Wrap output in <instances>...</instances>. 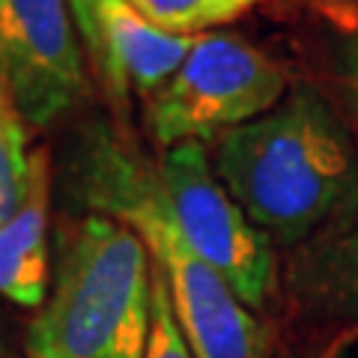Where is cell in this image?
Instances as JSON below:
<instances>
[{
  "instance_id": "cell-1",
  "label": "cell",
  "mask_w": 358,
  "mask_h": 358,
  "mask_svg": "<svg viewBox=\"0 0 358 358\" xmlns=\"http://www.w3.org/2000/svg\"><path fill=\"white\" fill-rule=\"evenodd\" d=\"M212 167L268 239L293 245L326 224L358 188V147L326 96L289 87L281 105L221 134Z\"/></svg>"
},
{
  "instance_id": "cell-2",
  "label": "cell",
  "mask_w": 358,
  "mask_h": 358,
  "mask_svg": "<svg viewBox=\"0 0 358 358\" xmlns=\"http://www.w3.org/2000/svg\"><path fill=\"white\" fill-rule=\"evenodd\" d=\"M75 179L90 209L129 224L143 239L194 358H275L268 329L179 233L155 164L114 131L93 129L78 152Z\"/></svg>"
},
{
  "instance_id": "cell-3",
  "label": "cell",
  "mask_w": 358,
  "mask_h": 358,
  "mask_svg": "<svg viewBox=\"0 0 358 358\" xmlns=\"http://www.w3.org/2000/svg\"><path fill=\"white\" fill-rule=\"evenodd\" d=\"M152 281L138 233L90 212L63 239L54 289L27 329V358H147Z\"/></svg>"
},
{
  "instance_id": "cell-4",
  "label": "cell",
  "mask_w": 358,
  "mask_h": 358,
  "mask_svg": "<svg viewBox=\"0 0 358 358\" xmlns=\"http://www.w3.org/2000/svg\"><path fill=\"white\" fill-rule=\"evenodd\" d=\"M289 93V75L248 39L236 33H203L194 48L143 105L155 147L206 143L257 117L268 114Z\"/></svg>"
},
{
  "instance_id": "cell-5",
  "label": "cell",
  "mask_w": 358,
  "mask_h": 358,
  "mask_svg": "<svg viewBox=\"0 0 358 358\" xmlns=\"http://www.w3.org/2000/svg\"><path fill=\"white\" fill-rule=\"evenodd\" d=\"M167 209L192 251L230 284L248 310H263L278 287L272 239L251 224L215 176L206 143L162 150L155 164Z\"/></svg>"
},
{
  "instance_id": "cell-6",
  "label": "cell",
  "mask_w": 358,
  "mask_h": 358,
  "mask_svg": "<svg viewBox=\"0 0 358 358\" xmlns=\"http://www.w3.org/2000/svg\"><path fill=\"white\" fill-rule=\"evenodd\" d=\"M0 81L33 129L81 102L87 72L69 0H0Z\"/></svg>"
},
{
  "instance_id": "cell-7",
  "label": "cell",
  "mask_w": 358,
  "mask_h": 358,
  "mask_svg": "<svg viewBox=\"0 0 358 358\" xmlns=\"http://www.w3.org/2000/svg\"><path fill=\"white\" fill-rule=\"evenodd\" d=\"M69 9L84 57L120 117L131 102L147 105L197 39L152 27L129 0H69Z\"/></svg>"
},
{
  "instance_id": "cell-8",
  "label": "cell",
  "mask_w": 358,
  "mask_h": 358,
  "mask_svg": "<svg viewBox=\"0 0 358 358\" xmlns=\"http://www.w3.org/2000/svg\"><path fill=\"white\" fill-rule=\"evenodd\" d=\"M48 212L51 159L48 150H33L27 197L0 224V296L18 308H42L48 299Z\"/></svg>"
},
{
  "instance_id": "cell-9",
  "label": "cell",
  "mask_w": 358,
  "mask_h": 358,
  "mask_svg": "<svg viewBox=\"0 0 358 358\" xmlns=\"http://www.w3.org/2000/svg\"><path fill=\"white\" fill-rule=\"evenodd\" d=\"M27 120L21 117L9 87L0 81V224L21 209L30 185Z\"/></svg>"
},
{
  "instance_id": "cell-10",
  "label": "cell",
  "mask_w": 358,
  "mask_h": 358,
  "mask_svg": "<svg viewBox=\"0 0 358 358\" xmlns=\"http://www.w3.org/2000/svg\"><path fill=\"white\" fill-rule=\"evenodd\" d=\"M138 13L171 36H203L245 15L260 0H129Z\"/></svg>"
},
{
  "instance_id": "cell-11",
  "label": "cell",
  "mask_w": 358,
  "mask_h": 358,
  "mask_svg": "<svg viewBox=\"0 0 358 358\" xmlns=\"http://www.w3.org/2000/svg\"><path fill=\"white\" fill-rule=\"evenodd\" d=\"M152 275H155V281H152V334H150L147 358H194L182 338V331L176 326L164 278L159 275L155 266H152Z\"/></svg>"
},
{
  "instance_id": "cell-12",
  "label": "cell",
  "mask_w": 358,
  "mask_h": 358,
  "mask_svg": "<svg viewBox=\"0 0 358 358\" xmlns=\"http://www.w3.org/2000/svg\"><path fill=\"white\" fill-rule=\"evenodd\" d=\"M331 284L334 301L346 317L358 320V230L350 233L331 257Z\"/></svg>"
},
{
  "instance_id": "cell-13",
  "label": "cell",
  "mask_w": 358,
  "mask_h": 358,
  "mask_svg": "<svg viewBox=\"0 0 358 358\" xmlns=\"http://www.w3.org/2000/svg\"><path fill=\"white\" fill-rule=\"evenodd\" d=\"M338 69H341V84L346 93V102H350L352 114L358 120V27L346 33V39L341 42Z\"/></svg>"
},
{
  "instance_id": "cell-14",
  "label": "cell",
  "mask_w": 358,
  "mask_h": 358,
  "mask_svg": "<svg viewBox=\"0 0 358 358\" xmlns=\"http://www.w3.org/2000/svg\"><path fill=\"white\" fill-rule=\"evenodd\" d=\"M305 3H310L317 13H322L343 33L358 27V0H305Z\"/></svg>"
}]
</instances>
